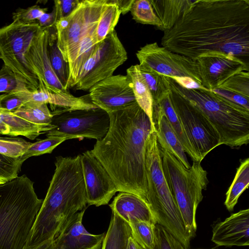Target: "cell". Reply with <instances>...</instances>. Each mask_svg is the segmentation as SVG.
<instances>
[{
    "mask_svg": "<svg viewBox=\"0 0 249 249\" xmlns=\"http://www.w3.org/2000/svg\"><path fill=\"white\" fill-rule=\"evenodd\" d=\"M49 28L48 54L50 63L57 77L66 90L68 89L70 76L69 64L58 47L56 31L55 26Z\"/></svg>",
    "mask_w": 249,
    "mask_h": 249,
    "instance_id": "obj_28",
    "label": "cell"
},
{
    "mask_svg": "<svg viewBox=\"0 0 249 249\" xmlns=\"http://www.w3.org/2000/svg\"><path fill=\"white\" fill-rule=\"evenodd\" d=\"M195 60L199 67L201 85L210 90L219 88L235 73L249 70V63L222 52L206 53L199 56Z\"/></svg>",
    "mask_w": 249,
    "mask_h": 249,
    "instance_id": "obj_14",
    "label": "cell"
},
{
    "mask_svg": "<svg viewBox=\"0 0 249 249\" xmlns=\"http://www.w3.org/2000/svg\"><path fill=\"white\" fill-rule=\"evenodd\" d=\"M4 93L0 94V108H1L0 102H1V99H2V98L4 96Z\"/></svg>",
    "mask_w": 249,
    "mask_h": 249,
    "instance_id": "obj_51",
    "label": "cell"
},
{
    "mask_svg": "<svg viewBox=\"0 0 249 249\" xmlns=\"http://www.w3.org/2000/svg\"><path fill=\"white\" fill-rule=\"evenodd\" d=\"M106 1L82 0L69 16L56 22L58 47L69 65L74 60L80 41L95 30Z\"/></svg>",
    "mask_w": 249,
    "mask_h": 249,
    "instance_id": "obj_10",
    "label": "cell"
},
{
    "mask_svg": "<svg viewBox=\"0 0 249 249\" xmlns=\"http://www.w3.org/2000/svg\"><path fill=\"white\" fill-rule=\"evenodd\" d=\"M89 91L92 103L107 113L136 103L126 75H112L95 84Z\"/></svg>",
    "mask_w": 249,
    "mask_h": 249,
    "instance_id": "obj_16",
    "label": "cell"
},
{
    "mask_svg": "<svg viewBox=\"0 0 249 249\" xmlns=\"http://www.w3.org/2000/svg\"><path fill=\"white\" fill-rule=\"evenodd\" d=\"M180 87L187 89H208L197 83L194 79L189 77L171 78Z\"/></svg>",
    "mask_w": 249,
    "mask_h": 249,
    "instance_id": "obj_46",
    "label": "cell"
},
{
    "mask_svg": "<svg viewBox=\"0 0 249 249\" xmlns=\"http://www.w3.org/2000/svg\"><path fill=\"white\" fill-rule=\"evenodd\" d=\"M31 143L21 138H0V153L11 157H20Z\"/></svg>",
    "mask_w": 249,
    "mask_h": 249,
    "instance_id": "obj_39",
    "label": "cell"
},
{
    "mask_svg": "<svg viewBox=\"0 0 249 249\" xmlns=\"http://www.w3.org/2000/svg\"><path fill=\"white\" fill-rule=\"evenodd\" d=\"M26 89L31 90L26 80L4 64L0 69V93Z\"/></svg>",
    "mask_w": 249,
    "mask_h": 249,
    "instance_id": "obj_36",
    "label": "cell"
},
{
    "mask_svg": "<svg viewBox=\"0 0 249 249\" xmlns=\"http://www.w3.org/2000/svg\"><path fill=\"white\" fill-rule=\"evenodd\" d=\"M108 114V130L90 151L108 172L119 192L134 194L147 204L146 143L151 131L156 130L137 102Z\"/></svg>",
    "mask_w": 249,
    "mask_h": 249,
    "instance_id": "obj_2",
    "label": "cell"
},
{
    "mask_svg": "<svg viewBox=\"0 0 249 249\" xmlns=\"http://www.w3.org/2000/svg\"><path fill=\"white\" fill-rule=\"evenodd\" d=\"M153 249H184L179 241L161 225L156 224Z\"/></svg>",
    "mask_w": 249,
    "mask_h": 249,
    "instance_id": "obj_43",
    "label": "cell"
},
{
    "mask_svg": "<svg viewBox=\"0 0 249 249\" xmlns=\"http://www.w3.org/2000/svg\"><path fill=\"white\" fill-rule=\"evenodd\" d=\"M97 43L95 30L87 35L79 43L74 61L69 65L68 89L75 86L82 70L94 53Z\"/></svg>",
    "mask_w": 249,
    "mask_h": 249,
    "instance_id": "obj_25",
    "label": "cell"
},
{
    "mask_svg": "<svg viewBox=\"0 0 249 249\" xmlns=\"http://www.w3.org/2000/svg\"><path fill=\"white\" fill-rule=\"evenodd\" d=\"M190 249V248H188V249ZM215 249L213 248V249Z\"/></svg>",
    "mask_w": 249,
    "mask_h": 249,
    "instance_id": "obj_52",
    "label": "cell"
},
{
    "mask_svg": "<svg viewBox=\"0 0 249 249\" xmlns=\"http://www.w3.org/2000/svg\"><path fill=\"white\" fill-rule=\"evenodd\" d=\"M161 45L195 60L217 52L249 64V0H195Z\"/></svg>",
    "mask_w": 249,
    "mask_h": 249,
    "instance_id": "obj_1",
    "label": "cell"
},
{
    "mask_svg": "<svg viewBox=\"0 0 249 249\" xmlns=\"http://www.w3.org/2000/svg\"><path fill=\"white\" fill-rule=\"evenodd\" d=\"M155 13L161 22L158 29L163 32L171 29L195 0H149Z\"/></svg>",
    "mask_w": 249,
    "mask_h": 249,
    "instance_id": "obj_24",
    "label": "cell"
},
{
    "mask_svg": "<svg viewBox=\"0 0 249 249\" xmlns=\"http://www.w3.org/2000/svg\"><path fill=\"white\" fill-rule=\"evenodd\" d=\"M125 249H144L142 248L131 236L128 239Z\"/></svg>",
    "mask_w": 249,
    "mask_h": 249,
    "instance_id": "obj_50",
    "label": "cell"
},
{
    "mask_svg": "<svg viewBox=\"0 0 249 249\" xmlns=\"http://www.w3.org/2000/svg\"><path fill=\"white\" fill-rule=\"evenodd\" d=\"M153 122L159 145L174 155L187 169L191 167L182 145L158 103L153 104Z\"/></svg>",
    "mask_w": 249,
    "mask_h": 249,
    "instance_id": "obj_21",
    "label": "cell"
},
{
    "mask_svg": "<svg viewBox=\"0 0 249 249\" xmlns=\"http://www.w3.org/2000/svg\"><path fill=\"white\" fill-rule=\"evenodd\" d=\"M48 28L42 27L34 37L25 57L36 75L50 91L61 93L68 91L63 87L52 67L48 54Z\"/></svg>",
    "mask_w": 249,
    "mask_h": 249,
    "instance_id": "obj_17",
    "label": "cell"
},
{
    "mask_svg": "<svg viewBox=\"0 0 249 249\" xmlns=\"http://www.w3.org/2000/svg\"><path fill=\"white\" fill-rule=\"evenodd\" d=\"M249 185V159L247 158L240 162L232 182L226 193L224 205L229 211L233 210L239 197L248 188Z\"/></svg>",
    "mask_w": 249,
    "mask_h": 249,
    "instance_id": "obj_30",
    "label": "cell"
},
{
    "mask_svg": "<svg viewBox=\"0 0 249 249\" xmlns=\"http://www.w3.org/2000/svg\"><path fill=\"white\" fill-rule=\"evenodd\" d=\"M172 80L177 89L208 117L219 135L221 145L233 148L249 143V110L212 90L185 89Z\"/></svg>",
    "mask_w": 249,
    "mask_h": 249,
    "instance_id": "obj_6",
    "label": "cell"
},
{
    "mask_svg": "<svg viewBox=\"0 0 249 249\" xmlns=\"http://www.w3.org/2000/svg\"><path fill=\"white\" fill-rule=\"evenodd\" d=\"M126 75L131 84L136 101L149 117L153 127V100L151 93L139 71L137 65H132L126 70Z\"/></svg>",
    "mask_w": 249,
    "mask_h": 249,
    "instance_id": "obj_27",
    "label": "cell"
},
{
    "mask_svg": "<svg viewBox=\"0 0 249 249\" xmlns=\"http://www.w3.org/2000/svg\"><path fill=\"white\" fill-rule=\"evenodd\" d=\"M67 140L65 138L49 136L43 140L32 143L26 151L20 157L22 162L32 156H36L47 153H51L59 144Z\"/></svg>",
    "mask_w": 249,
    "mask_h": 249,
    "instance_id": "obj_37",
    "label": "cell"
},
{
    "mask_svg": "<svg viewBox=\"0 0 249 249\" xmlns=\"http://www.w3.org/2000/svg\"><path fill=\"white\" fill-rule=\"evenodd\" d=\"M81 161L88 206L107 204L118 192L110 175L90 150L81 155Z\"/></svg>",
    "mask_w": 249,
    "mask_h": 249,
    "instance_id": "obj_15",
    "label": "cell"
},
{
    "mask_svg": "<svg viewBox=\"0 0 249 249\" xmlns=\"http://www.w3.org/2000/svg\"><path fill=\"white\" fill-rule=\"evenodd\" d=\"M212 241L219 246L249 245V209L232 213L213 229Z\"/></svg>",
    "mask_w": 249,
    "mask_h": 249,
    "instance_id": "obj_19",
    "label": "cell"
},
{
    "mask_svg": "<svg viewBox=\"0 0 249 249\" xmlns=\"http://www.w3.org/2000/svg\"><path fill=\"white\" fill-rule=\"evenodd\" d=\"M31 101L49 104L61 109H87L98 107L92 103L89 94L75 97L69 91L52 92L47 90L41 82H39L37 89L32 91Z\"/></svg>",
    "mask_w": 249,
    "mask_h": 249,
    "instance_id": "obj_22",
    "label": "cell"
},
{
    "mask_svg": "<svg viewBox=\"0 0 249 249\" xmlns=\"http://www.w3.org/2000/svg\"><path fill=\"white\" fill-rule=\"evenodd\" d=\"M32 90H21L4 93L1 108L13 112L24 103L31 101Z\"/></svg>",
    "mask_w": 249,
    "mask_h": 249,
    "instance_id": "obj_41",
    "label": "cell"
},
{
    "mask_svg": "<svg viewBox=\"0 0 249 249\" xmlns=\"http://www.w3.org/2000/svg\"><path fill=\"white\" fill-rule=\"evenodd\" d=\"M171 104L197 158L201 162L216 147L220 145L219 135L205 114L175 86L166 76Z\"/></svg>",
    "mask_w": 249,
    "mask_h": 249,
    "instance_id": "obj_8",
    "label": "cell"
},
{
    "mask_svg": "<svg viewBox=\"0 0 249 249\" xmlns=\"http://www.w3.org/2000/svg\"><path fill=\"white\" fill-rule=\"evenodd\" d=\"M55 166L26 246L54 240L75 213L87 208L81 155L73 158L58 156Z\"/></svg>",
    "mask_w": 249,
    "mask_h": 249,
    "instance_id": "obj_3",
    "label": "cell"
},
{
    "mask_svg": "<svg viewBox=\"0 0 249 249\" xmlns=\"http://www.w3.org/2000/svg\"><path fill=\"white\" fill-rule=\"evenodd\" d=\"M140 74L149 89L153 103L157 102L168 92L166 76L160 74L148 66L137 64Z\"/></svg>",
    "mask_w": 249,
    "mask_h": 249,
    "instance_id": "obj_33",
    "label": "cell"
},
{
    "mask_svg": "<svg viewBox=\"0 0 249 249\" xmlns=\"http://www.w3.org/2000/svg\"><path fill=\"white\" fill-rule=\"evenodd\" d=\"M85 209L75 213L53 240V249H101L104 233L93 234L82 224Z\"/></svg>",
    "mask_w": 249,
    "mask_h": 249,
    "instance_id": "obj_18",
    "label": "cell"
},
{
    "mask_svg": "<svg viewBox=\"0 0 249 249\" xmlns=\"http://www.w3.org/2000/svg\"><path fill=\"white\" fill-rule=\"evenodd\" d=\"M23 163L20 157H11L0 153V179L5 183L17 178Z\"/></svg>",
    "mask_w": 249,
    "mask_h": 249,
    "instance_id": "obj_40",
    "label": "cell"
},
{
    "mask_svg": "<svg viewBox=\"0 0 249 249\" xmlns=\"http://www.w3.org/2000/svg\"><path fill=\"white\" fill-rule=\"evenodd\" d=\"M136 56L139 64L148 66L161 75L171 78L189 77L202 86L196 60L160 47L157 42L141 47Z\"/></svg>",
    "mask_w": 249,
    "mask_h": 249,
    "instance_id": "obj_13",
    "label": "cell"
},
{
    "mask_svg": "<svg viewBox=\"0 0 249 249\" xmlns=\"http://www.w3.org/2000/svg\"><path fill=\"white\" fill-rule=\"evenodd\" d=\"M127 59V52L114 30L97 44L94 53L82 70L75 89L89 90L97 83L112 76Z\"/></svg>",
    "mask_w": 249,
    "mask_h": 249,
    "instance_id": "obj_12",
    "label": "cell"
},
{
    "mask_svg": "<svg viewBox=\"0 0 249 249\" xmlns=\"http://www.w3.org/2000/svg\"><path fill=\"white\" fill-rule=\"evenodd\" d=\"M159 150L166 181L185 228L192 238L196 235L197 228L196 209L203 199L202 191L206 190L209 183L207 172L201 165V162L193 161L187 169L160 145Z\"/></svg>",
    "mask_w": 249,
    "mask_h": 249,
    "instance_id": "obj_7",
    "label": "cell"
},
{
    "mask_svg": "<svg viewBox=\"0 0 249 249\" xmlns=\"http://www.w3.org/2000/svg\"><path fill=\"white\" fill-rule=\"evenodd\" d=\"M80 1L79 0H54L53 8L55 12L56 22L69 16L76 8Z\"/></svg>",
    "mask_w": 249,
    "mask_h": 249,
    "instance_id": "obj_44",
    "label": "cell"
},
{
    "mask_svg": "<svg viewBox=\"0 0 249 249\" xmlns=\"http://www.w3.org/2000/svg\"><path fill=\"white\" fill-rule=\"evenodd\" d=\"M39 25L43 28L54 26L56 22L55 12L54 9L50 13H46L37 19Z\"/></svg>",
    "mask_w": 249,
    "mask_h": 249,
    "instance_id": "obj_47",
    "label": "cell"
},
{
    "mask_svg": "<svg viewBox=\"0 0 249 249\" xmlns=\"http://www.w3.org/2000/svg\"><path fill=\"white\" fill-rule=\"evenodd\" d=\"M48 130L29 122L12 112L0 108V134L16 137L24 136L31 140Z\"/></svg>",
    "mask_w": 249,
    "mask_h": 249,
    "instance_id": "obj_23",
    "label": "cell"
},
{
    "mask_svg": "<svg viewBox=\"0 0 249 249\" xmlns=\"http://www.w3.org/2000/svg\"><path fill=\"white\" fill-rule=\"evenodd\" d=\"M118 7L121 14L125 15L130 11L134 0H110Z\"/></svg>",
    "mask_w": 249,
    "mask_h": 249,
    "instance_id": "obj_48",
    "label": "cell"
},
{
    "mask_svg": "<svg viewBox=\"0 0 249 249\" xmlns=\"http://www.w3.org/2000/svg\"><path fill=\"white\" fill-rule=\"evenodd\" d=\"M130 11L137 22L154 25L157 29L161 25L149 0H134Z\"/></svg>",
    "mask_w": 249,
    "mask_h": 249,
    "instance_id": "obj_35",
    "label": "cell"
},
{
    "mask_svg": "<svg viewBox=\"0 0 249 249\" xmlns=\"http://www.w3.org/2000/svg\"><path fill=\"white\" fill-rule=\"evenodd\" d=\"M219 88L249 98V71H243L235 73L225 81Z\"/></svg>",
    "mask_w": 249,
    "mask_h": 249,
    "instance_id": "obj_38",
    "label": "cell"
},
{
    "mask_svg": "<svg viewBox=\"0 0 249 249\" xmlns=\"http://www.w3.org/2000/svg\"><path fill=\"white\" fill-rule=\"evenodd\" d=\"M4 182H3L2 181H1L0 179V184H2V183H4Z\"/></svg>",
    "mask_w": 249,
    "mask_h": 249,
    "instance_id": "obj_53",
    "label": "cell"
},
{
    "mask_svg": "<svg viewBox=\"0 0 249 249\" xmlns=\"http://www.w3.org/2000/svg\"><path fill=\"white\" fill-rule=\"evenodd\" d=\"M17 116L49 130L53 117L47 104L28 101L13 112Z\"/></svg>",
    "mask_w": 249,
    "mask_h": 249,
    "instance_id": "obj_29",
    "label": "cell"
},
{
    "mask_svg": "<svg viewBox=\"0 0 249 249\" xmlns=\"http://www.w3.org/2000/svg\"><path fill=\"white\" fill-rule=\"evenodd\" d=\"M128 224L135 240L144 249H153L155 242L156 224L139 220Z\"/></svg>",
    "mask_w": 249,
    "mask_h": 249,
    "instance_id": "obj_34",
    "label": "cell"
},
{
    "mask_svg": "<svg viewBox=\"0 0 249 249\" xmlns=\"http://www.w3.org/2000/svg\"><path fill=\"white\" fill-rule=\"evenodd\" d=\"M155 103H158L161 108L169 123L182 145L185 153H187L191 157L193 161H198L195 151L189 141L171 104L169 92L158 102Z\"/></svg>",
    "mask_w": 249,
    "mask_h": 249,
    "instance_id": "obj_31",
    "label": "cell"
},
{
    "mask_svg": "<svg viewBox=\"0 0 249 249\" xmlns=\"http://www.w3.org/2000/svg\"><path fill=\"white\" fill-rule=\"evenodd\" d=\"M53 240H47L36 246H28L25 245L23 249H53Z\"/></svg>",
    "mask_w": 249,
    "mask_h": 249,
    "instance_id": "obj_49",
    "label": "cell"
},
{
    "mask_svg": "<svg viewBox=\"0 0 249 249\" xmlns=\"http://www.w3.org/2000/svg\"><path fill=\"white\" fill-rule=\"evenodd\" d=\"M131 236L129 224L116 213H112L101 249H125Z\"/></svg>",
    "mask_w": 249,
    "mask_h": 249,
    "instance_id": "obj_26",
    "label": "cell"
},
{
    "mask_svg": "<svg viewBox=\"0 0 249 249\" xmlns=\"http://www.w3.org/2000/svg\"><path fill=\"white\" fill-rule=\"evenodd\" d=\"M121 14L118 6L110 0H107L95 29L97 44L103 41L109 33L115 30Z\"/></svg>",
    "mask_w": 249,
    "mask_h": 249,
    "instance_id": "obj_32",
    "label": "cell"
},
{
    "mask_svg": "<svg viewBox=\"0 0 249 249\" xmlns=\"http://www.w3.org/2000/svg\"><path fill=\"white\" fill-rule=\"evenodd\" d=\"M145 169L147 204L157 224L162 226L182 244L189 248L192 239L166 181L162 167L155 130H152L146 143Z\"/></svg>",
    "mask_w": 249,
    "mask_h": 249,
    "instance_id": "obj_5",
    "label": "cell"
},
{
    "mask_svg": "<svg viewBox=\"0 0 249 249\" xmlns=\"http://www.w3.org/2000/svg\"><path fill=\"white\" fill-rule=\"evenodd\" d=\"M109 207L112 213L128 223L139 220L157 224L147 203L134 194L120 192L114 197Z\"/></svg>",
    "mask_w": 249,
    "mask_h": 249,
    "instance_id": "obj_20",
    "label": "cell"
},
{
    "mask_svg": "<svg viewBox=\"0 0 249 249\" xmlns=\"http://www.w3.org/2000/svg\"><path fill=\"white\" fill-rule=\"evenodd\" d=\"M0 58L1 59V56H0Z\"/></svg>",
    "mask_w": 249,
    "mask_h": 249,
    "instance_id": "obj_54",
    "label": "cell"
},
{
    "mask_svg": "<svg viewBox=\"0 0 249 249\" xmlns=\"http://www.w3.org/2000/svg\"><path fill=\"white\" fill-rule=\"evenodd\" d=\"M41 28L38 21L29 24L13 21L0 28L1 59L4 65L26 80L32 91L38 89L39 82L25 55Z\"/></svg>",
    "mask_w": 249,
    "mask_h": 249,
    "instance_id": "obj_11",
    "label": "cell"
},
{
    "mask_svg": "<svg viewBox=\"0 0 249 249\" xmlns=\"http://www.w3.org/2000/svg\"><path fill=\"white\" fill-rule=\"evenodd\" d=\"M212 91L249 110V98L220 88Z\"/></svg>",
    "mask_w": 249,
    "mask_h": 249,
    "instance_id": "obj_45",
    "label": "cell"
},
{
    "mask_svg": "<svg viewBox=\"0 0 249 249\" xmlns=\"http://www.w3.org/2000/svg\"><path fill=\"white\" fill-rule=\"evenodd\" d=\"M43 200L25 175L0 184V249H23Z\"/></svg>",
    "mask_w": 249,
    "mask_h": 249,
    "instance_id": "obj_4",
    "label": "cell"
},
{
    "mask_svg": "<svg viewBox=\"0 0 249 249\" xmlns=\"http://www.w3.org/2000/svg\"><path fill=\"white\" fill-rule=\"evenodd\" d=\"M53 117L51 129L46 137L56 136L71 139L84 138L101 140L107 133L110 124L107 112L99 108L87 109L56 108L52 112Z\"/></svg>",
    "mask_w": 249,
    "mask_h": 249,
    "instance_id": "obj_9",
    "label": "cell"
},
{
    "mask_svg": "<svg viewBox=\"0 0 249 249\" xmlns=\"http://www.w3.org/2000/svg\"><path fill=\"white\" fill-rule=\"evenodd\" d=\"M47 8H41L36 4L26 9L18 8L12 14L13 21L23 24H29L37 22V19L44 13Z\"/></svg>",
    "mask_w": 249,
    "mask_h": 249,
    "instance_id": "obj_42",
    "label": "cell"
}]
</instances>
